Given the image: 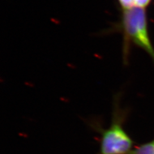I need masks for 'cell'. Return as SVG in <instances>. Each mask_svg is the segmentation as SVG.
I'll return each mask as SVG.
<instances>
[{"label": "cell", "mask_w": 154, "mask_h": 154, "mask_svg": "<svg viewBox=\"0 0 154 154\" xmlns=\"http://www.w3.org/2000/svg\"><path fill=\"white\" fill-rule=\"evenodd\" d=\"M118 28L123 37V58L125 64L128 62L130 48L132 45L143 50L154 62V48L149 34L145 8L122 10Z\"/></svg>", "instance_id": "1"}, {"label": "cell", "mask_w": 154, "mask_h": 154, "mask_svg": "<svg viewBox=\"0 0 154 154\" xmlns=\"http://www.w3.org/2000/svg\"><path fill=\"white\" fill-rule=\"evenodd\" d=\"M119 99L118 94L114 98L112 119L107 128L91 123L100 135L98 154H129L133 148L134 141L124 128L127 112L120 107Z\"/></svg>", "instance_id": "2"}, {"label": "cell", "mask_w": 154, "mask_h": 154, "mask_svg": "<svg viewBox=\"0 0 154 154\" xmlns=\"http://www.w3.org/2000/svg\"><path fill=\"white\" fill-rule=\"evenodd\" d=\"M152 0H118L122 10L132 8H145L150 4Z\"/></svg>", "instance_id": "3"}, {"label": "cell", "mask_w": 154, "mask_h": 154, "mask_svg": "<svg viewBox=\"0 0 154 154\" xmlns=\"http://www.w3.org/2000/svg\"><path fill=\"white\" fill-rule=\"evenodd\" d=\"M129 154H154V139L136 146Z\"/></svg>", "instance_id": "4"}]
</instances>
